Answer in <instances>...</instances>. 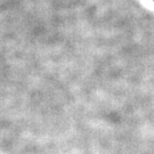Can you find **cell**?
Segmentation results:
<instances>
[{"instance_id": "obj_1", "label": "cell", "mask_w": 154, "mask_h": 154, "mask_svg": "<svg viewBox=\"0 0 154 154\" xmlns=\"http://www.w3.org/2000/svg\"><path fill=\"white\" fill-rule=\"evenodd\" d=\"M153 1H154V0H153Z\"/></svg>"}]
</instances>
